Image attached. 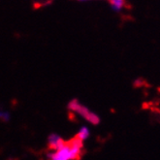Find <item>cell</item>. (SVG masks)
Wrapping results in <instances>:
<instances>
[{
    "instance_id": "6da1fadb",
    "label": "cell",
    "mask_w": 160,
    "mask_h": 160,
    "mask_svg": "<svg viewBox=\"0 0 160 160\" xmlns=\"http://www.w3.org/2000/svg\"><path fill=\"white\" fill-rule=\"evenodd\" d=\"M83 141L79 139L77 136L65 143L60 148L52 150L49 153V158L52 160H76L82 155Z\"/></svg>"
},
{
    "instance_id": "7a4b0ae2",
    "label": "cell",
    "mask_w": 160,
    "mask_h": 160,
    "mask_svg": "<svg viewBox=\"0 0 160 160\" xmlns=\"http://www.w3.org/2000/svg\"><path fill=\"white\" fill-rule=\"evenodd\" d=\"M68 109L75 112V114L79 115L83 119H86L89 123L93 125H97L100 123V118L95 114V112H91L88 107L81 104L77 99H73L69 102Z\"/></svg>"
},
{
    "instance_id": "3957f363",
    "label": "cell",
    "mask_w": 160,
    "mask_h": 160,
    "mask_svg": "<svg viewBox=\"0 0 160 160\" xmlns=\"http://www.w3.org/2000/svg\"><path fill=\"white\" fill-rule=\"evenodd\" d=\"M66 142L58 134L52 133L48 137V147L51 150H56L60 148Z\"/></svg>"
},
{
    "instance_id": "277c9868",
    "label": "cell",
    "mask_w": 160,
    "mask_h": 160,
    "mask_svg": "<svg viewBox=\"0 0 160 160\" xmlns=\"http://www.w3.org/2000/svg\"><path fill=\"white\" fill-rule=\"evenodd\" d=\"M110 4L115 12H120L125 6V0H110Z\"/></svg>"
},
{
    "instance_id": "5b68a950",
    "label": "cell",
    "mask_w": 160,
    "mask_h": 160,
    "mask_svg": "<svg viewBox=\"0 0 160 160\" xmlns=\"http://www.w3.org/2000/svg\"><path fill=\"white\" fill-rule=\"evenodd\" d=\"M76 136L84 142V141L88 140L89 138V136H90V131H89L88 127V126H82L79 129V131H78V133H77Z\"/></svg>"
},
{
    "instance_id": "8992f818",
    "label": "cell",
    "mask_w": 160,
    "mask_h": 160,
    "mask_svg": "<svg viewBox=\"0 0 160 160\" xmlns=\"http://www.w3.org/2000/svg\"><path fill=\"white\" fill-rule=\"evenodd\" d=\"M0 118L3 122H9L11 119V114L9 111H6V110H2L0 112Z\"/></svg>"
},
{
    "instance_id": "52a82bcc",
    "label": "cell",
    "mask_w": 160,
    "mask_h": 160,
    "mask_svg": "<svg viewBox=\"0 0 160 160\" xmlns=\"http://www.w3.org/2000/svg\"><path fill=\"white\" fill-rule=\"evenodd\" d=\"M79 1H88V0H79Z\"/></svg>"
}]
</instances>
